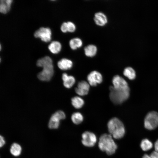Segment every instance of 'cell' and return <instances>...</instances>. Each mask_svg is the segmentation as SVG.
I'll use <instances>...</instances> for the list:
<instances>
[{"label":"cell","instance_id":"cell-29","mask_svg":"<svg viewBox=\"0 0 158 158\" xmlns=\"http://www.w3.org/2000/svg\"><path fill=\"white\" fill-rule=\"evenodd\" d=\"M142 158H151L150 156L147 154H145L143 156Z\"/></svg>","mask_w":158,"mask_h":158},{"label":"cell","instance_id":"cell-24","mask_svg":"<svg viewBox=\"0 0 158 158\" xmlns=\"http://www.w3.org/2000/svg\"><path fill=\"white\" fill-rule=\"evenodd\" d=\"M68 32H74L76 30V26L72 22L68 21L67 22Z\"/></svg>","mask_w":158,"mask_h":158},{"label":"cell","instance_id":"cell-4","mask_svg":"<svg viewBox=\"0 0 158 158\" xmlns=\"http://www.w3.org/2000/svg\"><path fill=\"white\" fill-rule=\"evenodd\" d=\"M109 97L111 101L116 104H121L127 100L130 96V89L115 88L109 87Z\"/></svg>","mask_w":158,"mask_h":158},{"label":"cell","instance_id":"cell-19","mask_svg":"<svg viewBox=\"0 0 158 158\" xmlns=\"http://www.w3.org/2000/svg\"><path fill=\"white\" fill-rule=\"evenodd\" d=\"M71 102L73 106L77 109L81 108L84 104V100L79 96H75L72 98Z\"/></svg>","mask_w":158,"mask_h":158},{"label":"cell","instance_id":"cell-8","mask_svg":"<svg viewBox=\"0 0 158 158\" xmlns=\"http://www.w3.org/2000/svg\"><path fill=\"white\" fill-rule=\"evenodd\" d=\"M51 32L48 28L41 27L36 31L34 34L36 38H40L43 41L47 42L51 39Z\"/></svg>","mask_w":158,"mask_h":158},{"label":"cell","instance_id":"cell-1","mask_svg":"<svg viewBox=\"0 0 158 158\" xmlns=\"http://www.w3.org/2000/svg\"><path fill=\"white\" fill-rule=\"evenodd\" d=\"M37 66L43 68L42 71L37 74V77L42 81H49L54 73V67L51 59L46 56L39 59L37 61Z\"/></svg>","mask_w":158,"mask_h":158},{"label":"cell","instance_id":"cell-3","mask_svg":"<svg viewBox=\"0 0 158 158\" xmlns=\"http://www.w3.org/2000/svg\"><path fill=\"white\" fill-rule=\"evenodd\" d=\"M108 130L110 134L116 139H120L124 136L125 133L124 126L119 119L114 117L111 119L107 123Z\"/></svg>","mask_w":158,"mask_h":158},{"label":"cell","instance_id":"cell-27","mask_svg":"<svg viewBox=\"0 0 158 158\" xmlns=\"http://www.w3.org/2000/svg\"><path fill=\"white\" fill-rule=\"evenodd\" d=\"M5 143V142L3 137L1 135L0 136V146L1 147L3 146Z\"/></svg>","mask_w":158,"mask_h":158},{"label":"cell","instance_id":"cell-11","mask_svg":"<svg viewBox=\"0 0 158 158\" xmlns=\"http://www.w3.org/2000/svg\"><path fill=\"white\" fill-rule=\"evenodd\" d=\"M90 85L88 82L83 80L79 82L75 89V92L79 95L83 96L87 95L89 90Z\"/></svg>","mask_w":158,"mask_h":158},{"label":"cell","instance_id":"cell-10","mask_svg":"<svg viewBox=\"0 0 158 158\" xmlns=\"http://www.w3.org/2000/svg\"><path fill=\"white\" fill-rule=\"evenodd\" d=\"M113 86L115 88L123 89H130L126 81L122 77L118 75L114 76L112 79Z\"/></svg>","mask_w":158,"mask_h":158},{"label":"cell","instance_id":"cell-15","mask_svg":"<svg viewBox=\"0 0 158 158\" xmlns=\"http://www.w3.org/2000/svg\"><path fill=\"white\" fill-rule=\"evenodd\" d=\"M12 0H1L0 1V11L3 14L8 12L12 3Z\"/></svg>","mask_w":158,"mask_h":158},{"label":"cell","instance_id":"cell-28","mask_svg":"<svg viewBox=\"0 0 158 158\" xmlns=\"http://www.w3.org/2000/svg\"><path fill=\"white\" fill-rule=\"evenodd\" d=\"M154 148L155 150L158 152V140L155 142L154 144Z\"/></svg>","mask_w":158,"mask_h":158},{"label":"cell","instance_id":"cell-20","mask_svg":"<svg viewBox=\"0 0 158 158\" xmlns=\"http://www.w3.org/2000/svg\"><path fill=\"white\" fill-rule=\"evenodd\" d=\"M123 74L125 76L130 80L134 79L136 76L135 71L130 67H127L124 69Z\"/></svg>","mask_w":158,"mask_h":158},{"label":"cell","instance_id":"cell-17","mask_svg":"<svg viewBox=\"0 0 158 158\" xmlns=\"http://www.w3.org/2000/svg\"><path fill=\"white\" fill-rule=\"evenodd\" d=\"M49 50L54 54H57L61 51V44L58 41L52 42L48 46Z\"/></svg>","mask_w":158,"mask_h":158},{"label":"cell","instance_id":"cell-23","mask_svg":"<svg viewBox=\"0 0 158 158\" xmlns=\"http://www.w3.org/2000/svg\"><path fill=\"white\" fill-rule=\"evenodd\" d=\"M140 146L143 150L147 151L152 147L153 144L150 140L147 139H145L141 141Z\"/></svg>","mask_w":158,"mask_h":158},{"label":"cell","instance_id":"cell-25","mask_svg":"<svg viewBox=\"0 0 158 158\" xmlns=\"http://www.w3.org/2000/svg\"><path fill=\"white\" fill-rule=\"evenodd\" d=\"M61 30L62 32L66 33L68 32L67 22H64L61 25Z\"/></svg>","mask_w":158,"mask_h":158},{"label":"cell","instance_id":"cell-2","mask_svg":"<svg viewBox=\"0 0 158 158\" xmlns=\"http://www.w3.org/2000/svg\"><path fill=\"white\" fill-rule=\"evenodd\" d=\"M98 146L100 150L105 152L107 155L114 154L117 148V146L110 134L104 133L99 138Z\"/></svg>","mask_w":158,"mask_h":158},{"label":"cell","instance_id":"cell-6","mask_svg":"<svg viewBox=\"0 0 158 158\" xmlns=\"http://www.w3.org/2000/svg\"><path fill=\"white\" fill-rule=\"evenodd\" d=\"M66 115L62 111L59 110L56 111L51 116L48 123V127L51 129L58 128L60 121L64 119Z\"/></svg>","mask_w":158,"mask_h":158},{"label":"cell","instance_id":"cell-5","mask_svg":"<svg viewBox=\"0 0 158 158\" xmlns=\"http://www.w3.org/2000/svg\"><path fill=\"white\" fill-rule=\"evenodd\" d=\"M144 125L149 130L155 129L158 126V113L154 111L148 113L144 119Z\"/></svg>","mask_w":158,"mask_h":158},{"label":"cell","instance_id":"cell-9","mask_svg":"<svg viewBox=\"0 0 158 158\" xmlns=\"http://www.w3.org/2000/svg\"><path fill=\"white\" fill-rule=\"evenodd\" d=\"M87 80L90 85L95 86L102 82L103 78L102 75L99 72L94 71L87 75Z\"/></svg>","mask_w":158,"mask_h":158},{"label":"cell","instance_id":"cell-7","mask_svg":"<svg viewBox=\"0 0 158 158\" xmlns=\"http://www.w3.org/2000/svg\"><path fill=\"white\" fill-rule=\"evenodd\" d=\"M82 142L85 146L91 147L95 145L97 141L96 135L93 133L86 131L82 135Z\"/></svg>","mask_w":158,"mask_h":158},{"label":"cell","instance_id":"cell-16","mask_svg":"<svg viewBox=\"0 0 158 158\" xmlns=\"http://www.w3.org/2000/svg\"><path fill=\"white\" fill-rule=\"evenodd\" d=\"M84 52L86 56L92 57L95 56L97 52V48L96 46L93 44H90L84 48Z\"/></svg>","mask_w":158,"mask_h":158},{"label":"cell","instance_id":"cell-13","mask_svg":"<svg viewBox=\"0 0 158 158\" xmlns=\"http://www.w3.org/2000/svg\"><path fill=\"white\" fill-rule=\"evenodd\" d=\"M64 86L67 88L71 87L75 83L74 77L72 75H68L66 73H63L62 76Z\"/></svg>","mask_w":158,"mask_h":158},{"label":"cell","instance_id":"cell-22","mask_svg":"<svg viewBox=\"0 0 158 158\" xmlns=\"http://www.w3.org/2000/svg\"><path fill=\"white\" fill-rule=\"evenodd\" d=\"M71 119L74 123L78 125L80 124L83 121V117L80 112H75L72 115Z\"/></svg>","mask_w":158,"mask_h":158},{"label":"cell","instance_id":"cell-12","mask_svg":"<svg viewBox=\"0 0 158 158\" xmlns=\"http://www.w3.org/2000/svg\"><path fill=\"white\" fill-rule=\"evenodd\" d=\"M94 20L95 24L100 26L105 25L108 22L107 16L102 12H98L95 13Z\"/></svg>","mask_w":158,"mask_h":158},{"label":"cell","instance_id":"cell-21","mask_svg":"<svg viewBox=\"0 0 158 158\" xmlns=\"http://www.w3.org/2000/svg\"><path fill=\"white\" fill-rule=\"evenodd\" d=\"M21 150V146L17 143H14L11 145L10 152L14 156H18L20 154Z\"/></svg>","mask_w":158,"mask_h":158},{"label":"cell","instance_id":"cell-26","mask_svg":"<svg viewBox=\"0 0 158 158\" xmlns=\"http://www.w3.org/2000/svg\"><path fill=\"white\" fill-rule=\"evenodd\" d=\"M150 156L151 158H158V152L156 151H153Z\"/></svg>","mask_w":158,"mask_h":158},{"label":"cell","instance_id":"cell-18","mask_svg":"<svg viewBox=\"0 0 158 158\" xmlns=\"http://www.w3.org/2000/svg\"><path fill=\"white\" fill-rule=\"evenodd\" d=\"M69 45L72 49L75 50L80 47L82 46L83 42L79 38H74L70 40Z\"/></svg>","mask_w":158,"mask_h":158},{"label":"cell","instance_id":"cell-14","mask_svg":"<svg viewBox=\"0 0 158 158\" xmlns=\"http://www.w3.org/2000/svg\"><path fill=\"white\" fill-rule=\"evenodd\" d=\"M73 63L70 60L63 58L58 61L57 66L61 70H66L70 69L72 67Z\"/></svg>","mask_w":158,"mask_h":158}]
</instances>
